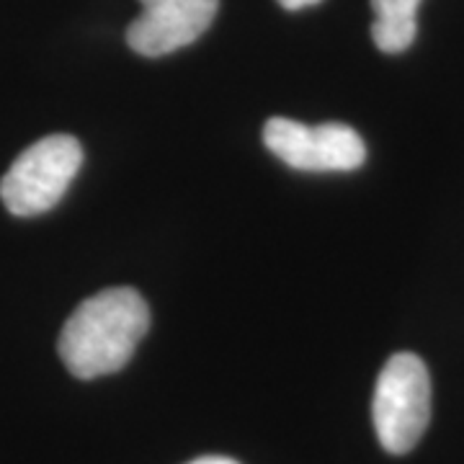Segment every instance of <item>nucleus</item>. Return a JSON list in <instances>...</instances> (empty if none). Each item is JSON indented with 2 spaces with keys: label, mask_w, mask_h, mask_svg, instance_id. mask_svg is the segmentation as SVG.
<instances>
[{
  "label": "nucleus",
  "mask_w": 464,
  "mask_h": 464,
  "mask_svg": "<svg viewBox=\"0 0 464 464\" xmlns=\"http://www.w3.org/2000/svg\"><path fill=\"white\" fill-rule=\"evenodd\" d=\"M150 328V307L137 289L116 286L78 304L60 333L57 351L78 380L124 369Z\"/></svg>",
  "instance_id": "obj_1"
},
{
  "label": "nucleus",
  "mask_w": 464,
  "mask_h": 464,
  "mask_svg": "<svg viewBox=\"0 0 464 464\" xmlns=\"http://www.w3.org/2000/svg\"><path fill=\"white\" fill-rule=\"evenodd\" d=\"M83 166V148L72 134H47L26 148L0 181V201L16 217L50 212Z\"/></svg>",
  "instance_id": "obj_2"
},
{
  "label": "nucleus",
  "mask_w": 464,
  "mask_h": 464,
  "mask_svg": "<svg viewBox=\"0 0 464 464\" xmlns=\"http://www.w3.org/2000/svg\"><path fill=\"white\" fill-rule=\"evenodd\" d=\"M374 431L382 449L408 454L431 420V377L415 353H395L382 366L374 400Z\"/></svg>",
  "instance_id": "obj_3"
},
{
  "label": "nucleus",
  "mask_w": 464,
  "mask_h": 464,
  "mask_svg": "<svg viewBox=\"0 0 464 464\" xmlns=\"http://www.w3.org/2000/svg\"><path fill=\"white\" fill-rule=\"evenodd\" d=\"M264 145L282 163L307 173H346L366 160L362 134L341 121L307 127L295 119L274 116L266 121Z\"/></svg>",
  "instance_id": "obj_4"
},
{
  "label": "nucleus",
  "mask_w": 464,
  "mask_h": 464,
  "mask_svg": "<svg viewBox=\"0 0 464 464\" xmlns=\"http://www.w3.org/2000/svg\"><path fill=\"white\" fill-rule=\"evenodd\" d=\"M142 14L127 29V44L142 57H166L194 44L212 26L219 0H140Z\"/></svg>",
  "instance_id": "obj_5"
},
{
  "label": "nucleus",
  "mask_w": 464,
  "mask_h": 464,
  "mask_svg": "<svg viewBox=\"0 0 464 464\" xmlns=\"http://www.w3.org/2000/svg\"><path fill=\"white\" fill-rule=\"evenodd\" d=\"M420 0H372V39L382 52L398 54L415 42Z\"/></svg>",
  "instance_id": "obj_6"
},
{
  "label": "nucleus",
  "mask_w": 464,
  "mask_h": 464,
  "mask_svg": "<svg viewBox=\"0 0 464 464\" xmlns=\"http://www.w3.org/2000/svg\"><path fill=\"white\" fill-rule=\"evenodd\" d=\"M320 0H279V5L286 8V11H302V8H310V5H317Z\"/></svg>",
  "instance_id": "obj_7"
},
{
  "label": "nucleus",
  "mask_w": 464,
  "mask_h": 464,
  "mask_svg": "<svg viewBox=\"0 0 464 464\" xmlns=\"http://www.w3.org/2000/svg\"><path fill=\"white\" fill-rule=\"evenodd\" d=\"M188 464H237L235 459H227V457H201V459H194Z\"/></svg>",
  "instance_id": "obj_8"
}]
</instances>
